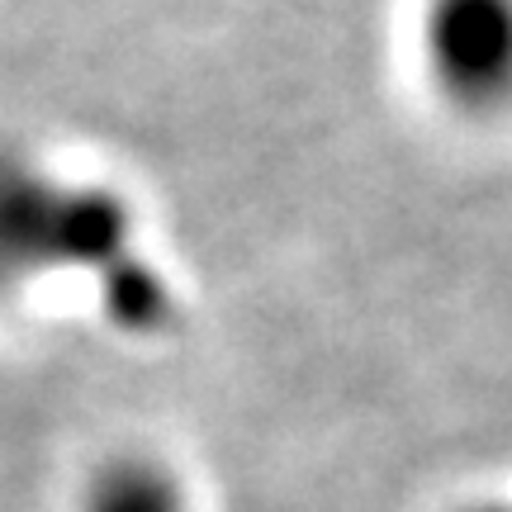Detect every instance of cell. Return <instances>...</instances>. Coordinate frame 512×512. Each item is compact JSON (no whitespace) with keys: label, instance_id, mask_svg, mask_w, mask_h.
<instances>
[{"label":"cell","instance_id":"cell-2","mask_svg":"<svg viewBox=\"0 0 512 512\" xmlns=\"http://www.w3.org/2000/svg\"><path fill=\"white\" fill-rule=\"evenodd\" d=\"M81 512H185L181 484L152 460H114L86 484Z\"/></svg>","mask_w":512,"mask_h":512},{"label":"cell","instance_id":"cell-1","mask_svg":"<svg viewBox=\"0 0 512 512\" xmlns=\"http://www.w3.org/2000/svg\"><path fill=\"white\" fill-rule=\"evenodd\" d=\"M418 48L432 86L456 110L512 105V0H427Z\"/></svg>","mask_w":512,"mask_h":512}]
</instances>
